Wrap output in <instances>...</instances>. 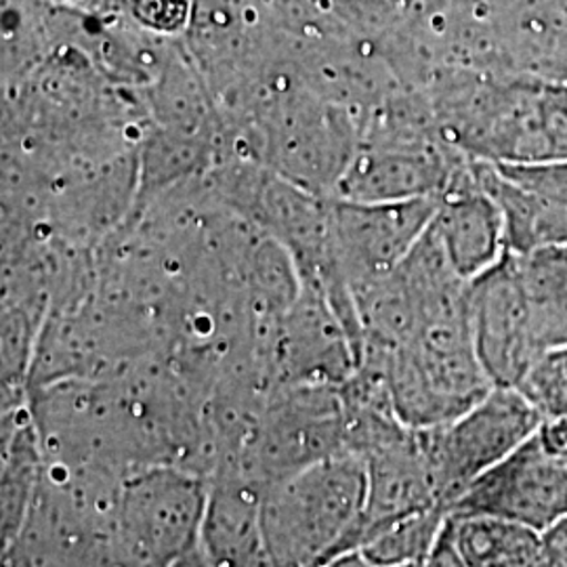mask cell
<instances>
[{
	"label": "cell",
	"mask_w": 567,
	"mask_h": 567,
	"mask_svg": "<svg viewBox=\"0 0 567 567\" xmlns=\"http://www.w3.org/2000/svg\"><path fill=\"white\" fill-rule=\"evenodd\" d=\"M477 173L505 213L508 252L567 244V161L545 164L480 161Z\"/></svg>",
	"instance_id": "cell-8"
},
{
	"label": "cell",
	"mask_w": 567,
	"mask_h": 567,
	"mask_svg": "<svg viewBox=\"0 0 567 567\" xmlns=\"http://www.w3.org/2000/svg\"><path fill=\"white\" fill-rule=\"evenodd\" d=\"M431 231L465 282L486 274L508 252L505 213L468 154L437 198Z\"/></svg>",
	"instance_id": "cell-7"
},
{
	"label": "cell",
	"mask_w": 567,
	"mask_h": 567,
	"mask_svg": "<svg viewBox=\"0 0 567 567\" xmlns=\"http://www.w3.org/2000/svg\"><path fill=\"white\" fill-rule=\"evenodd\" d=\"M545 349L567 344V244L513 252Z\"/></svg>",
	"instance_id": "cell-12"
},
{
	"label": "cell",
	"mask_w": 567,
	"mask_h": 567,
	"mask_svg": "<svg viewBox=\"0 0 567 567\" xmlns=\"http://www.w3.org/2000/svg\"><path fill=\"white\" fill-rule=\"evenodd\" d=\"M203 489L171 471L147 473L126 487L122 532L137 557L163 564L189 547L203 529Z\"/></svg>",
	"instance_id": "cell-9"
},
{
	"label": "cell",
	"mask_w": 567,
	"mask_h": 567,
	"mask_svg": "<svg viewBox=\"0 0 567 567\" xmlns=\"http://www.w3.org/2000/svg\"><path fill=\"white\" fill-rule=\"evenodd\" d=\"M368 475L362 456L341 450L299 466L261 496L271 567H320L351 553L364 517Z\"/></svg>",
	"instance_id": "cell-1"
},
{
	"label": "cell",
	"mask_w": 567,
	"mask_h": 567,
	"mask_svg": "<svg viewBox=\"0 0 567 567\" xmlns=\"http://www.w3.org/2000/svg\"><path fill=\"white\" fill-rule=\"evenodd\" d=\"M561 456H564V458H566V463H567V447H566V452H564V454H561Z\"/></svg>",
	"instance_id": "cell-18"
},
{
	"label": "cell",
	"mask_w": 567,
	"mask_h": 567,
	"mask_svg": "<svg viewBox=\"0 0 567 567\" xmlns=\"http://www.w3.org/2000/svg\"><path fill=\"white\" fill-rule=\"evenodd\" d=\"M543 423L540 412L517 386H492L477 404L446 425L414 429L440 503L450 508L480 475L536 435Z\"/></svg>",
	"instance_id": "cell-3"
},
{
	"label": "cell",
	"mask_w": 567,
	"mask_h": 567,
	"mask_svg": "<svg viewBox=\"0 0 567 567\" xmlns=\"http://www.w3.org/2000/svg\"><path fill=\"white\" fill-rule=\"evenodd\" d=\"M447 508L433 507L383 527L360 553L377 567L423 566L446 526Z\"/></svg>",
	"instance_id": "cell-13"
},
{
	"label": "cell",
	"mask_w": 567,
	"mask_h": 567,
	"mask_svg": "<svg viewBox=\"0 0 567 567\" xmlns=\"http://www.w3.org/2000/svg\"><path fill=\"white\" fill-rule=\"evenodd\" d=\"M447 515H492L545 532L567 517L566 458L536 433L466 487Z\"/></svg>",
	"instance_id": "cell-5"
},
{
	"label": "cell",
	"mask_w": 567,
	"mask_h": 567,
	"mask_svg": "<svg viewBox=\"0 0 567 567\" xmlns=\"http://www.w3.org/2000/svg\"><path fill=\"white\" fill-rule=\"evenodd\" d=\"M536 567H567V517L540 532Z\"/></svg>",
	"instance_id": "cell-15"
},
{
	"label": "cell",
	"mask_w": 567,
	"mask_h": 567,
	"mask_svg": "<svg viewBox=\"0 0 567 567\" xmlns=\"http://www.w3.org/2000/svg\"><path fill=\"white\" fill-rule=\"evenodd\" d=\"M423 567H466L465 561L458 555V550L454 547V543H452V536H450V529H447V519L446 526L442 529V534H440L435 547L431 550V555L426 557Z\"/></svg>",
	"instance_id": "cell-16"
},
{
	"label": "cell",
	"mask_w": 567,
	"mask_h": 567,
	"mask_svg": "<svg viewBox=\"0 0 567 567\" xmlns=\"http://www.w3.org/2000/svg\"><path fill=\"white\" fill-rule=\"evenodd\" d=\"M452 543L466 567H536L540 532L492 517L447 515Z\"/></svg>",
	"instance_id": "cell-11"
},
{
	"label": "cell",
	"mask_w": 567,
	"mask_h": 567,
	"mask_svg": "<svg viewBox=\"0 0 567 567\" xmlns=\"http://www.w3.org/2000/svg\"><path fill=\"white\" fill-rule=\"evenodd\" d=\"M517 389L540 412L543 421L567 419V344L543 353Z\"/></svg>",
	"instance_id": "cell-14"
},
{
	"label": "cell",
	"mask_w": 567,
	"mask_h": 567,
	"mask_svg": "<svg viewBox=\"0 0 567 567\" xmlns=\"http://www.w3.org/2000/svg\"><path fill=\"white\" fill-rule=\"evenodd\" d=\"M200 536L215 567H271L261 496L244 484H224L208 496Z\"/></svg>",
	"instance_id": "cell-10"
},
{
	"label": "cell",
	"mask_w": 567,
	"mask_h": 567,
	"mask_svg": "<svg viewBox=\"0 0 567 567\" xmlns=\"http://www.w3.org/2000/svg\"><path fill=\"white\" fill-rule=\"evenodd\" d=\"M458 147L480 161L545 164L567 161V82H513L477 93L456 112Z\"/></svg>",
	"instance_id": "cell-2"
},
{
	"label": "cell",
	"mask_w": 567,
	"mask_h": 567,
	"mask_svg": "<svg viewBox=\"0 0 567 567\" xmlns=\"http://www.w3.org/2000/svg\"><path fill=\"white\" fill-rule=\"evenodd\" d=\"M320 567H377L372 566L368 559H365L364 555L360 553V550H351V553H343V555H339V557H334V559H330L328 564ZM416 567V566H412Z\"/></svg>",
	"instance_id": "cell-17"
},
{
	"label": "cell",
	"mask_w": 567,
	"mask_h": 567,
	"mask_svg": "<svg viewBox=\"0 0 567 567\" xmlns=\"http://www.w3.org/2000/svg\"><path fill=\"white\" fill-rule=\"evenodd\" d=\"M330 229L344 280L355 288L385 278L421 243L437 198L358 203L330 196Z\"/></svg>",
	"instance_id": "cell-6"
},
{
	"label": "cell",
	"mask_w": 567,
	"mask_h": 567,
	"mask_svg": "<svg viewBox=\"0 0 567 567\" xmlns=\"http://www.w3.org/2000/svg\"><path fill=\"white\" fill-rule=\"evenodd\" d=\"M475 349L494 386H517L547 353L513 252L468 282Z\"/></svg>",
	"instance_id": "cell-4"
}]
</instances>
